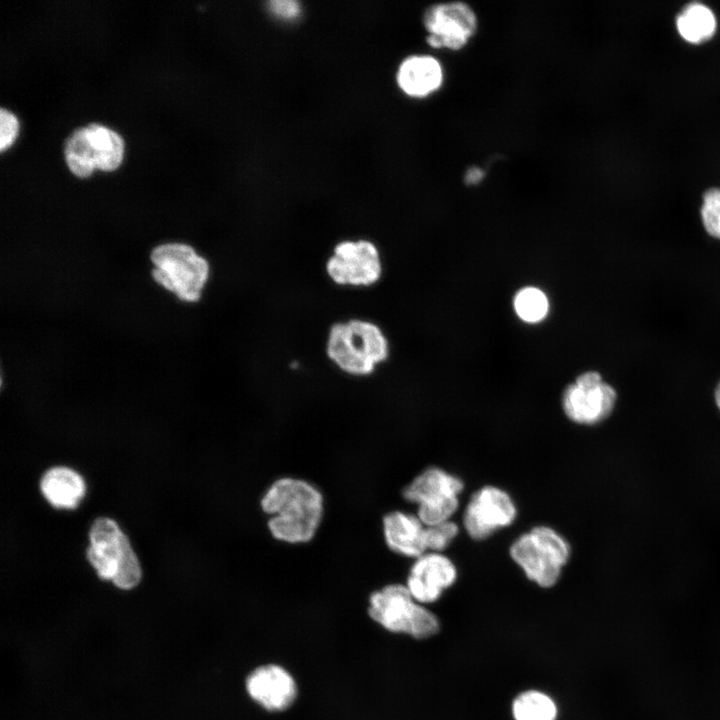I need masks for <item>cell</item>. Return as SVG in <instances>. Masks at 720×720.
<instances>
[{"label":"cell","instance_id":"obj_3","mask_svg":"<svg viewBox=\"0 0 720 720\" xmlns=\"http://www.w3.org/2000/svg\"><path fill=\"white\" fill-rule=\"evenodd\" d=\"M87 557L100 578L111 580L121 589L135 587L141 579L139 561L117 523L101 517L91 526Z\"/></svg>","mask_w":720,"mask_h":720},{"label":"cell","instance_id":"obj_9","mask_svg":"<svg viewBox=\"0 0 720 720\" xmlns=\"http://www.w3.org/2000/svg\"><path fill=\"white\" fill-rule=\"evenodd\" d=\"M426 42L434 49L459 51L478 30L474 9L463 1L441 2L429 6L423 14Z\"/></svg>","mask_w":720,"mask_h":720},{"label":"cell","instance_id":"obj_10","mask_svg":"<svg viewBox=\"0 0 720 720\" xmlns=\"http://www.w3.org/2000/svg\"><path fill=\"white\" fill-rule=\"evenodd\" d=\"M326 271L339 285H373L382 274L378 249L367 240L340 242L326 263Z\"/></svg>","mask_w":720,"mask_h":720},{"label":"cell","instance_id":"obj_8","mask_svg":"<svg viewBox=\"0 0 720 720\" xmlns=\"http://www.w3.org/2000/svg\"><path fill=\"white\" fill-rule=\"evenodd\" d=\"M618 401L616 389L600 372L588 370L579 374L563 391L561 404L565 415L574 423L593 426L607 420Z\"/></svg>","mask_w":720,"mask_h":720},{"label":"cell","instance_id":"obj_21","mask_svg":"<svg viewBox=\"0 0 720 720\" xmlns=\"http://www.w3.org/2000/svg\"><path fill=\"white\" fill-rule=\"evenodd\" d=\"M513 307L517 316L524 322L534 324L542 321L549 310L546 294L539 288L527 286L514 296Z\"/></svg>","mask_w":720,"mask_h":720},{"label":"cell","instance_id":"obj_13","mask_svg":"<svg viewBox=\"0 0 720 720\" xmlns=\"http://www.w3.org/2000/svg\"><path fill=\"white\" fill-rule=\"evenodd\" d=\"M249 696L268 711H283L296 699L297 686L290 673L275 664L253 670L246 679Z\"/></svg>","mask_w":720,"mask_h":720},{"label":"cell","instance_id":"obj_1","mask_svg":"<svg viewBox=\"0 0 720 720\" xmlns=\"http://www.w3.org/2000/svg\"><path fill=\"white\" fill-rule=\"evenodd\" d=\"M269 516L271 536L287 544H304L316 535L324 514V497L311 482L296 477L275 480L260 499Z\"/></svg>","mask_w":720,"mask_h":720},{"label":"cell","instance_id":"obj_23","mask_svg":"<svg viewBox=\"0 0 720 720\" xmlns=\"http://www.w3.org/2000/svg\"><path fill=\"white\" fill-rule=\"evenodd\" d=\"M459 532L458 526L451 521L426 527L425 544L427 550L438 552L445 550Z\"/></svg>","mask_w":720,"mask_h":720},{"label":"cell","instance_id":"obj_12","mask_svg":"<svg viewBox=\"0 0 720 720\" xmlns=\"http://www.w3.org/2000/svg\"><path fill=\"white\" fill-rule=\"evenodd\" d=\"M457 578L453 562L438 552L424 553L410 568L406 586L418 603L436 601Z\"/></svg>","mask_w":720,"mask_h":720},{"label":"cell","instance_id":"obj_11","mask_svg":"<svg viewBox=\"0 0 720 720\" xmlns=\"http://www.w3.org/2000/svg\"><path fill=\"white\" fill-rule=\"evenodd\" d=\"M516 515V506L507 492L485 486L471 496L463 515V525L471 538L483 540L496 530L511 525Z\"/></svg>","mask_w":720,"mask_h":720},{"label":"cell","instance_id":"obj_4","mask_svg":"<svg viewBox=\"0 0 720 720\" xmlns=\"http://www.w3.org/2000/svg\"><path fill=\"white\" fill-rule=\"evenodd\" d=\"M368 614L386 630L418 639L439 631L437 617L420 605L402 584H388L371 593Z\"/></svg>","mask_w":720,"mask_h":720},{"label":"cell","instance_id":"obj_24","mask_svg":"<svg viewBox=\"0 0 720 720\" xmlns=\"http://www.w3.org/2000/svg\"><path fill=\"white\" fill-rule=\"evenodd\" d=\"M18 132V120L8 110L1 108L0 110V150L4 151L8 148Z\"/></svg>","mask_w":720,"mask_h":720},{"label":"cell","instance_id":"obj_7","mask_svg":"<svg viewBox=\"0 0 720 720\" xmlns=\"http://www.w3.org/2000/svg\"><path fill=\"white\" fill-rule=\"evenodd\" d=\"M462 481L437 467L417 475L402 491L403 498L418 505L417 517L426 526L446 521L458 508Z\"/></svg>","mask_w":720,"mask_h":720},{"label":"cell","instance_id":"obj_6","mask_svg":"<svg viewBox=\"0 0 720 720\" xmlns=\"http://www.w3.org/2000/svg\"><path fill=\"white\" fill-rule=\"evenodd\" d=\"M153 277L179 299L195 302L207 282L209 265L189 245L165 243L151 253Z\"/></svg>","mask_w":720,"mask_h":720},{"label":"cell","instance_id":"obj_20","mask_svg":"<svg viewBox=\"0 0 720 720\" xmlns=\"http://www.w3.org/2000/svg\"><path fill=\"white\" fill-rule=\"evenodd\" d=\"M515 720H555L557 709L546 694L529 690L519 694L512 705Z\"/></svg>","mask_w":720,"mask_h":720},{"label":"cell","instance_id":"obj_19","mask_svg":"<svg viewBox=\"0 0 720 720\" xmlns=\"http://www.w3.org/2000/svg\"><path fill=\"white\" fill-rule=\"evenodd\" d=\"M64 155L70 171L88 177L96 168L94 150L86 127L77 128L66 140Z\"/></svg>","mask_w":720,"mask_h":720},{"label":"cell","instance_id":"obj_14","mask_svg":"<svg viewBox=\"0 0 720 720\" xmlns=\"http://www.w3.org/2000/svg\"><path fill=\"white\" fill-rule=\"evenodd\" d=\"M445 81L442 63L432 55L406 57L399 65L396 82L400 90L412 98H425L436 93Z\"/></svg>","mask_w":720,"mask_h":720},{"label":"cell","instance_id":"obj_17","mask_svg":"<svg viewBox=\"0 0 720 720\" xmlns=\"http://www.w3.org/2000/svg\"><path fill=\"white\" fill-rule=\"evenodd\" d=\"M86 129L94 150L96 168L115 170L123 158V139L115 131L97 123L89 124Z\"/></svg>","mask_w":720,"mask_h":720},{"label":"cell","instance_id":"obj_15","mask_svg":"<svg viewBox=\"0 0 720 720\" xmlns=\"http://www.w3.org/2000/svg\"><path fill=\"white\" fill-rule=\"evenodd\" d=\"M382 524L385 543L392 552L411 558L426 553V527L417 516L391 511L384 515Z\"/></svg>","mask_w":720,"mask_h":720},{"label":"cell","instance_id":"obj_5","mask_svg":"<svg viewBox=\"0 0 720 720\" xmlns=\"http://www.w3.org/2000/svg\"><path fill=\"white\" fill-rule=\"evenodd\" d=\"M569 543L554 529L534 527L519 536L510 547L512 559L526 576L541 587H552L570 557Z\"/></svg>","mask_w":720,"mask_h":720},{"label":"cell","instance_id":"obj_27","mask_svg":"<svg viewBox=\"0 0 720 720\" xmlns=\"http://www.w3.org/2000/svg\"><path fill=\"white\" fill-rule=\"evenodd\" d=\"M713 402L720 414V379L716 383L714 390H713Z\"/></svg>","mask_w":720,"mask_h":720},{"label":"cell","instance_id":"obj_2","mask_svg":"<svg viewBox=\"0 0 720 720\" xmlns=\"http://www.w3.org/2000/svg\"><path fill=\"white\" fill-rule=\"evenodd\" d=\"M388 341L374 323L352 319L334 324L329 331L327 355L342 371L355 376L371 374L386 360Z\"/></svg>","mask_w":720,"mask_h":720},{"label":"cell","instance_id":"obj_25","mask_svg":"<svg viewBox=\"0 0 720 720\" xmlns=\"http://www.w3.org/2000/svg\"><path fill=\"white\" fill-rule=\"evenodd\" d=\"M269 8L272 13L282 18H294L300 12L298 2L293 0H274L269 3Z\"/></svg>","mask_w":720,"mask_h":720},{"label":"cell","instance_id":"obj_22","mask_svg":"<svg viewBox=\"0 0 720 720\" xmlns=\"http://www.w3.org/2000/svg\"><path fill=\"white\" fill-rule=\"evenodd\" d=\"M700 217L705 232L720 240V188H709L703 193Z\"/></svg>","mask_w":720,"mask_h":720},{"label":"cell","instance_id":"obj_16","mask_svg":"<svg viewBox=\"0 0 720 720\" xmlns=\"http://www.w3.org/2000/svg\"><path fill=\"white\" fill-rule=\"evenodd\" d=\"M85 482L74 470L67 467L49 469L41 479V491L57 508H75L85 494Z\"/></svg>","mask_w":720,"mask_h":720},{"label":"cell","instance_id":"obj_18","mask_svg":"<svg viewBox=\"0 0 720 720\" xmlns=\"http://www.w3.org/2000/svg\"><path fill=\"white\" fill-rule=\"evenodd\" d=\"M676 25L685 40L699 43L712 37L716 29V18L708 6L691 2L677 16Z\"/></svg>","mask_w":720,"mask_h":720},{"label":"cell","instance_id":"obj_26","mask_svg":"<svg viewBox=\"0 0 720 720\" xmlns=\"http://www.w3.org/2000/svg\"><path fill=\"white\" fill-rule=\"evenodd\" d=\"M486 172L479 166H471L464 173V183L466 185L475 186L485 179Z\"/></svg>","mask_w":720,"mask_h":720}]
</instances>
